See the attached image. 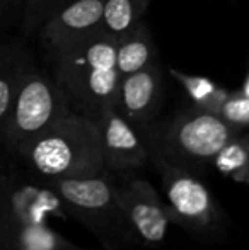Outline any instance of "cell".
Here are the masks:
<instances>
[{
	"label": "cell",
	"instance_id": "6da1fadb",
	"mask_svg": "<svg viewBox=\"0 0 249 250\" xmlns=\"http://www.w3.org/2000/svg\"><path fill=\"white\" fill-rule=\"evenodd\" d=\"M57 53V82L72 109L99 123L118 102L121 75L116 65V38L101 29Z\"/></svg>",
	"mask_w": 249,
	"mask_h": 250
},
{
	"label": "cell",
	"instance_id": "7a4b0ae2",
	"mask_svg": "<svg viewBox=\"0 0 249 250\" xmlns=\"http://www.w3.org/2000/svg\"><path fill=\"white\" fill-rule=\"evenodd\" d=\"M34 177L48 184L57 179L106 174L99 126L70 109L53 126L17 151Z\"/></svg>",
	"mask_w": 249,
	"mask_h": 250
},
{
	"label": "cell",
	"instance_id": "3957f363",
	"mask_svg": "<svg viewBox=\"0 0 249 250\" xmlns=\"http://www.w3.org/2000/svg\"><path fill=\"white\" fill-rule=\"evenodd\" d=\"M149 153L154 151L174 164H205L213 162L220 150L237 136V129L219 114L191 109L181 112L159 131L143 133Z\"/></svg>",
	"mask_w": 249,
	"mask_h": 250
},
{
	"label": "cell",
	"instance_id": "277c9868",
	"mask_svg": "<svg viewBox=\"0 0 249 250\" xmlns=\"http://www.w3.org/2000/svg\"><path fill=\"white\" fill-rule=\"evenodd\" d=\"M70 109L68 97L58 82L36 73L23 77L14 96L9 119L2 129L5 145L17 153Z\"/></svg>",
	"mask_w": 249,
	"mask_h": 250
},
{
	"label": "cell",
	"instance_id": "5b68a950",
	"mask_svg": "<svg viewBox=\"0 0 249 250\" xmlns=\"http://www.w3.org/2000/svg\"><path fill=\"white\" fill-rule=\"evenodd\" d=\"M154 160L162 179L167 209L184 227L208 230L219 220V211L208 189L183 165L159 155Z\"/></svg>",
	"mask_w": 249,
	"mask_h": 250
},
{
	"label": "cell",
	"instance_id": "8992f818",
	"mask_svg": "<svg viewBox=\"0 0 249 250\" xmlns=\"http://www.w3.org/2000/svg\"><path fill=\"white\" fill-rule=\"evenodd\" d=\"M48 188L70 209L84 216L89 223L114 220L128 227L118 204V191L116 186L111 182V172L92 177L57 179L48 182Z\"/></svg>",
	"mask_w": 249,
	"mask_h": 250
},
{
	"label": "cell",
	"instance_id": "52a82bcc",
	"mask_svg": "<svg viewBox=\"0 0 249 250\" xmlns=\"http://www.w3.org/2000/svg\"><path fill=\"white\" fill-rule=\"evenodd\" d=\"M118 204L128 227L147 244H160L169 230V209L160 203L152 186L142 179H132L116 186Z\"/></svg>",
	"mask_w": 249,
	"mask_h": 250
},
{
	"label": "cell",
	"instance_id": "ba28073f",
	"mask_svg": "<svg viewBox=\"0 0 249 250\" xmlns=\"http://www.w3.org/2000/svg\"><path fill=\"white\" fill-rule=\"evenodd\" d=\"M97 126L108 172L128 174L145 164L150 153L142 131L133 126L118 107L104 112Z\"/></svg>",
	"mask_w": 249,
	"mask_h": 250
},
{
	"label": "cell",
	"instance_id": "9c48e42d",
	"mask_svg": "<svg viewBox=\"0 0 249 250\" xmlns=\"http://www.w3.org/2000/svg\"><path fill=\"white\" fill-rule=\"evenodd\" d=\"M160 90L162 73L157 63L121 77L116 102L118 111L138 129L147 128L159 107Z\"/></svg>",
	"mask_w": 249,
	"mask_h": 250
},
{
	"label": "cell",
	"instance_id": "30bf717a",
	"mask_svg": "<svg viewBox=\"0 0 249 250\" xmlns=\"http://www.w3.org/2000/svg\"><path fill=\"white\" fill-rule=\"evenodd\" d=\"M104 0H67L50 16L45 36L57 51L101 31Z\"/></svg>",
	"mask_w": 249,
	"mask_h": 250
},
{
	"label": "cell",
	"instance_id": "8fae6325",
	"mask_svg": "<svg viewBox=\"0 0 249 250\" xmlns=\"http://www.w3.org/2000/svg\"><path fill=\"white\" fill-rule=\"evenodd\" d=\"M156 60V44L149 27L143 22L116 38V65L121 77L147 68L152 63H157Z\"/></svg>",
	"mask_w": 249,
	"mask_h": 250
},
{
	"label": "cell",
	"instance_id": "7c38bea8",
	"mask_svg": "<svg viewBox=\"0 0 249 250\" xmlns=\"http://www.w3.org/2000/svg\"><path fill=\"white\" fill-rule=\"evenodd\" d=\"M150 0H104L101 29L113 38H120L143 22Z\"/></svg>",
	"mask_w": 249,
	"mask_h": 250
},
{
	"label": "cell",
	"instance_id": "4fadbf2b",
	"mask_svg": "<svg viewBox=\"0 0 249 250\" xmlns=\"http://www.w3.org/2000/svg\"><path fill=\"white\" fill-rule=\"evenodd\" d=\"M169 73L186 90V94L189 96V99L193 101L195 107L213 112V114H219V109L222 105V102L226 101V97L229 96V90L219 87L213 80L206 79V77L191 75V73H186L183 70L171 68Z\"/></svg>",
	"mask_w": 249,
	"mask_h": 250
},
{
	"label": "cell",
	"instance_id": "5bb4252c",
	"mask_svg": "<svg viewBox=\"0 0 249 250\" xmlns=\"http://www.w3.org/2000/svg\"><path fill=\"white\" fill-rule=\"evenodd\" d=\"M23 227L10 188L0 175V250H19Z\"/></svg>",
	"mask_w": 249,
	"mask_h": 250
},
{
	"label": "cell",
	"instance_id": "9a60e30c",
	"mask_svg": "<svg viewBox=\"0 0 249 250\" xmlns=\"http://www.w3.org/2000/svg\"><path fill=\"white\" fill-rule=\"evenodd\" d=\"M213 162L222 174L249 179V143L236 136L217 153Z\"/></svg>",
	"mask_w": 249,
	"mask_h": 250
},
{
	"label": "cell",
	"instance_id": "2e32d148",
	"mask_svg": "<svg viewBox=\"0 0 249 250\" xmlns=\"http://www.w3.org/2000/svg\"><path fill=\"white\" fill-rule=\"evenodd\" d=\"M219 116L236 129L249 128V97L241 90L229 92L219 109Z\"/></svg>",
	"mask_w": 249,
	"mask_h": 250
},
{
	"label": "cell",
	"instance_id": "e0dca14e",
	"mask_svg": "<svg viewBox=\"0 0 249 250\" xmlns=\"http://www.w3.org/2000/svg\"><path fill=\"white\" fill-rule=\"evenodd\" d=\"M17 85H19V83H17ZM17 85L12 82V80L0 77V129H3L7 119H9V114H10V109H12V102H14V96H16Z\"/></svg>",
	"mask_w": 249,
	"mask_h": 250
},
{
	"label": "cell",
	"instance_id": "ac0fdd59",
	"mask_svg": "<svg viewBox=\"0 0 249 250\" xmlns=\"http://www.w3.org/2000/svg\"><path fill=\"white\" fill-rule=\"evenodd\" d=\"M67 0H34V3H36L38 7H40L41 10H51V14L55 12V10L58 9V7L62 5V3H65Z\"/></svg>",
	"mask_w": 249,
	"mask_h": 250
},
{
	"label": "cell",
	"instance_id": "d6986e66",
	"mask_svg": "<svg viewBox=\"0 0 249 250\" xmlns=\"http://www.w3.org/2000/svg\"><path fill=\"white\" fill-rule=\"evenodd\" d=\"M241 92H243L244 96H248V97H249V72H248L246 79H244V82H243V87H241Z\"/></svg>",
	"mask_w": 249,
	"mask_h": 250
}]
</instances>
